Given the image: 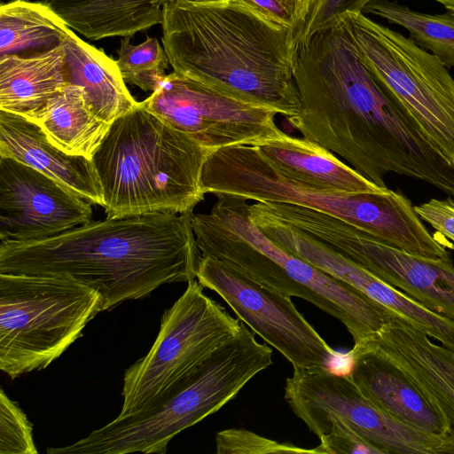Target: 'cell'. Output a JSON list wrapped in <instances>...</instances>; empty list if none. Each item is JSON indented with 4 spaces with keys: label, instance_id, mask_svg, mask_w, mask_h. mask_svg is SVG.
<instances>
[{
    "label": "cell",
    "instance_id": "obj_22",
    "mask_svg": "<svg viewBox=\"0 0 454 454\" xmlns=\"http://www.w3.org/2000/svg\"><path fill=\"white\" fill-rule=\"evenodd\" d=\"M175 0H44L73 30L92 41L132 37L161 24Z\"/></svg>",
    "mask_w": 454,
    "mask_h": 454
},
{
    "label": "cell",
    "instance_id": "obj_27",
    "mask_svg": "<svg viewBox=\"0 0 454 454\" xmlns=\"http://www.w3.org/2000/svg\"><path fill=\"white\" fill-rule=\"evenodd\" d=\"M0 454H37L32 424L3 389L0 391Z\"/></svg>",
    "mask_w": 454,
    "mask_h": 454
},
{
    "label": "cell",
    "instance_id": "obj_20",
    "mask_svg": "<svg viewBox=\"0 0 454 454\" xmlns=\"http://www.w3.org/2000/svg\"><path fill=\"white\" fill-rule=\"evenodd\" d=\"M62 47L67 84L82 88L92 111L112 124L132 111L139 102L129 91L117 61L79 37L70 27Z\"/></svg>",
    "mask_w": 454,
    "mask_h": 454
},
{
    "label": "cell",
    "instance_id": "obj_2",
    "mask_svg": "<svg viewBox=\"0 0 454 454\" xmlns=\"http://www.w3.org/2000/svg\"><path fill=\"white\" fill-rule=\"evenodd\" d=\"M192 213L90 221L51 238L0 243V273L68 275L100 294L104 310L196 278Z\"/></svg>",
    "mask_w": 454,
    "mask_h": 454
},
{
    "label": "cell",
    "instance_id": "obj_5",
    "mask_svg": "<svg viewBox=\"0 0 454 454\" xmlns=\"http://www.w3.org/2000/svg\"><path fill=\"white\" fill-rule=\"evenodd\" d=\"M215 197L210 212L192 213L191 218L201 255L230 263L262 285L312 303L340 320L354 344L377 335L389 309L273 242L252 222L247 200Z\"/></svg>",
    "mask_w": 454,
    "mask_h": 454
},
{
    "label": "cell",
    "instance_id": "obj_4",
    "mask_svg": "<svg viewBox=\"0 0 454 454\" xmlns=\"http://www.w3.org/2000/svg\"><path fill=\"white\" fill-rule=\"evenodd\" d=\"M211 152L145 108L115 120L91 160L106 218L192 213Z\"/></svg>",
    "mask_w": 454,
    "mask_h": 454
},
{
    "label": "cell",
    "instance_id": "obj_3",
    "mask_svg": "<svg viewBox=\"0 0 454 454\" xmlns=\"http://www.w3.org/2000/svg\"><path fill=\"white\" fill-rule=\"evenodd\" d=\"M163 48L173 71L266 106L299 114L296 32L242 0H175L163 11Z\"/></svg>",
    "mask_w": 454,
    "mask_h": 454
},
{
    "label": "cell",
    "instance_id": "obj_14",
    "mask_svg": "<svg viewBox=\"0 0 454 454\" xmlns=\"http://www.w3.org/2000/svg\"><path fill=\"white\" fill-rule=\"evenodd\" d=\"M300 229L429 310L454 320L451 258H428L410 254L346 221L315 209L303 215Z\"/></svg>",
    "mask_w": 454,
    "mask_h": 454
},
{
    "label": "cell",
    "instance_id": "obj_30",
    "mask_svg": "<svg viewBox=\"0 0 454 454\" xmlns=\"http://www.w3.org/2000/svg\"><path fill=\"white\" fill-rule=\"evenodd\" d=\"M320 443L314 448L316 454H383L348 423L339 419H332L322 436Z\"/></svg>",
    "mask_w": 454,
    "mask_h": 454
},
{
    "label": "cell",
    "instance_id": "obj_17",
    "mask_svg": "<svg viewBox=\"0 0 454 454\" xmlns=\"http://www.w3.org/2000/svg\"><path fill=\"white\" fill-rule=\"evenodd\" d=\"M347 356L349 376L378 407L411 427L450 436L443 414L398 366L368 342L354 344Z\"/></svg>",
    "mask_w": 454,
    "mask_h": 454
},
{
    "label": "cell",
    "instance_id": "obj_11",
    "mask_svg": "<svg viewBox=\"0 0 454 454\" xmlns=\"http://www.w3.org/2000/svg\"><path fill=\"white\" fill-rule=\"evenodd\" d=\"M285 399L318 437L332 419H339L383 454L454 453L450 436L428 434L398 421L366 397L348 373L330 368L294 369L286 380Z\"/></svg>",
    "mask_w": 454,
    "mask_h": 454
},
{
    "label": "cell",
    "instance_id": "obj_12",
    "mask_svg": "<svg viewBox=\"0 0 454 454\" xmlns=\"http://www.w3.org/2000/svg\"><path fill=\"white\" fill-rule=\"evenodd\" d=\"M141 105L211 153L278 135V114L233 93L172 72Z\"/></svg>",
    "mask_w": 454,
    "mask_h": 454
},
{
    "label": "cell",
    "instance_id": "obj_32",
    "mask_svg": "<svg viewBox=\"0 0 454 454\" xmlns=\"http://www.w3.org/2000/svg\"><path fill=\"white\" fill-rule=\"evenodd\" d=\"M420 219L430 224L437 232L454 242V200L431 199L415 206Z\"/></svg>",
    "mask_w": 454,
    "mask_h": 454
},
{
    "label": "cell",
    "instance_id": "obj_28",
    "mask_svg": "<svg viewBox=\"0 0 454 454\" xmlns=\"http://www.w3.org/2000/svg\"><path fill=\"white\" fill-rule=\"evenodd\" d=\"M217 454L311 453L289 442H278L243 428H229L215 434Z\"/></svg>",
    "mask_w": 454,
    "mask_h": 454
},
{
    "label": "cell",
    "instance_id": "obj_19",
    "mask_svg": "<svg viewBox=\"0 0 454 454\" xmlns=\"http://www.w3.org/2000/svg\"><path fill=\"white\" fill-rule=\"evenodd\" d=\"M256 147L278 173L308 187L341 193H375L388 189L379 187L330 150L282 129Z\"/></svg>",
    "mask_w": 454,
    "mask_h": 454
},
{
    "label": "cell",
    "instance_id": "obj_34",
    "mask_svg": "<svg viewBox=\"0 0 454 454\" xmlns=\"http://www.w3.org/2000/svg\"><path fill=\"white\" fill-rule=\"evenodd\" d=\"M192 2H198V3H207V2H216V1H222V0H190Z\"/></svg>",
    "mask_w": 454,
    "mask_h": 454
},
{
    "label": "cell",
    "instance_id": "obj_29",
    "mask_svg": "<svg viewBox=\"0 0 454 454\" xmlns=\"http://www.w3.org/2000/svg\"><path fill=\"white\" fill-rule=\"evenodd\" d=\"M373 0H311L306 20L297 35L302 42L315 33L332 27L348 12H363Z\"/></svg>",
    "mask_w": 454,
    "mask_h": 454
},
{
    "label": "cell",
    "instance_id": "obj_10",
    "mask_svg": "<svg viewBox=\"0 0 454 454\" xmlns=\"http://www.w3.org/2000/svg\"><path fill=\"white\" fill-rule=\"evenodd\" d=\"M203 288L196 278L188 282L184 294L164 311L150 350L125 371L118 417L151 406L239 330L242 322Z\"/></svg>",
    "mask_w": 454,
    "mask_h": 454
},
{
    "label": "cell",
    "instance_id": "obj_18",
    "mask_svg": "<svg viewBox=\"0 0 454 454\" xmlns=\"http://www.w3.org/2000/svg\"><path fill=\"white\" fill-rule=\"evenodd\" d=\"M0 157L22 162L90 203L103 206V190L92 160L66 153L25 116L0 110Z\"/></svg>",
    "mask_w": 454,
    "mask_h": 454
},
{
    "label": "cell",
    "instance_id": "obj_16",
    "mask_svg": "<svg viewBox=\"0 0 454 454\" xmlns=\"http://www.w3.org/2000/svg\"><path fill=\"white\" fill-rule=\"evenodd\" d=\"M371 346L398 366L443 414L454 444V352L390 311Z\"/></svg>",
    "mask_w": 454,
    "mask_h": 454
},
{
    "label": "cell",
    "instance_id": "obj_31",
    "mask_svg": "<svg viewBox=\"0 0 454 454\" xmlns=\"http://www.w3.org/2000/svg\"><path fill=\"white\" fill-rule=\"evenodd\" d=\"M269 19L294 29L301 28L311 0H242Z\"/></svg>",
    "mask_w": 454,
    "mask_h": 454
},
{
    "label": "cell",
    "instance_id": "obj_21",
    "mask_svg": "<svg viewBox=\"0 0 454 454\" xmlns=\"http://www.w3.org/2000/svg\"><path fill=\"white\" fill-rule=\"evenodd\" d=\"M67 85L62 44L32 54L0 57V110L30 119Z\"/></svg>",
    "mask_w": 454,
    "mask_h": 454
},
{
    "label": "cell",
    "instance_id": "obj_7",
    "mask_svg": "<svg viewBox=\"0 0 454 454\" xmlns=\"http://www.w3.org/2000/svg\"><path fill=\"white\" fill-rule=\"evenodd\" d=\"M205 193L266 203H286L336 216L379 240L410 254L434 257L439 240L429 232L403 194L387 189L375 193H341L311 188L278 173L254 145L212 152L203 167Z\"/></svg>",
    "mask_w": 454,
    "mask_h": 454
},
{
    "label": "cell",
    "instance_id": "obj_33",
    "mask_svg": "<svg viewBox=\"0 0 454 454\" xmlns=\"http://www.w3.org/2000/svg\"><path fill=\"white\" fill-rule=\"evenodd\" d=\"M435 2L442 4L447 12L454 13V0H434Z\"/></svg>",
    "mask_w": 454,
    "mask_h": 454
},
{
    "label": "cell",
    "instance_id": "obj_9",
    "mask_svg": "<svg viewBox=\"0 0 454 454\" xmlns=\"http://www.w3.org/2000/svg\"><path fill=\"white\" fill-rule=\"evenodd\" d=\"M360 55L428 142L454 165V78L434 55L364 12L344 15Z\"/></svg>",
    "mask_w": 454,
    "mask_h": 454
},
{
    "label": "cell",
    "instance_id": "obj_23",
    "mask_svg": "<svg viewBox=\"0 0 454 454\" xmlns=\"http://www.w3.org/2000/svg\"><path fill=\"white\" fill-rule=\"evenodd\" d=\"M29 120L37 123L58 148L88 159L92 158L112 125L92 111L82 88L74 84H67L51 97Z\"/></svg>",
    "mask_w": 454,
    "mask_h": 454
},
{
    "label": "cell",
    "instance_id": "obj_25",
    "mask_svg": "<svg viewBox=\"0 0 454 454\" xmlns=\"http://www.w3.org/2000/svg\"><path fill=\"white\" fill-rule=\"evenodd\" d=\"M363 12L405 28L416 44L434 55L446 67H454V13L420 12L389 0H373Z\"/></svg>",
    "mask_w": 454,
    "mask_h": 454
},
{
    "label": "cell",
    "instance_id": "obj_13",
    "mask_svg": "<svg viewBox=\"0 0 454 454\" xmlns=\"http://www.w3.org/2000/svg\"><path fill=\"white\" fill-rule=\"evenodd\" d=\"M196 278L216 293L242 323L283 355L294 369L330 368L338 358L290 296L211 256H200Z\"/></svg>",
    "mask_w": 454,
    "mask_h": 454
},
{
    "label": "cell",
    "instance_id": "obj_1",
    "mask_svg": "<svg viewBox=\"0 0 454 454\" xmlns=\"http://www.w3.org/2000/svg\"><path fill=\"white\" fill-rule=\"evenodd\" d=\"M301 110L288 126L387 188L395 173L454 198V165L426 138L364 62L347 19L300 42L294 67Z\"/></svg>",
    "mask_w": 454,
    "mask_h": 454
},
{
    "label": "cell",
    "instance_id": "obj_15",
    "mask_svg": "<svg viewBox=\"0 0 454 454\" xmlns=\"http://www.w3.org/2000/svg\"><path fill=\"white\" fill-rule=\"evenodd\" d=\"M91 218V203L42 172L0 157L1 241L51 238Z\"/></svg>",
    "mask_w": 454,
    "mask_h": 454
},
{
    "label": "cell",
    "instance_id": "obj_6",
    "mask_svg": "<svg viewBox=\"0 0 454 454\" xmlns=\"http://www.w3.org/2000/svg\"><path fill=\"white\" fill-rule=\"evenodd\" d=\"M273 364L272 349L256 340L244 323L165 395L133 415L116 417L87 436L48 454H165L184 429L234 399L257 373Z\"/></svg>",
    "mask_w": 454,
    "mask_h": 454
},
{
    "label": "cell",
    "instance_id": "obj_24",
    "mask_svg": "<svg viewBox=\"0 0 454 454\" xmlns=\"http://www.w3.org/2000/svg\"><path fill=\"white\" fill-rule=\"evenodd\" d=\"M69 27L45 2L12 0L0 6V57L32 54L61 44Z\"/></svg>",
    "mask_w": 454,
    "mask_h": 454
},
{
    "label": "cell",
    "instance_id": "obj_26",
    "mask_svg": "<svg viewBox=\"0 0 454 454\" xmlns=\"http://www.w3.org/2000/svg\"><path fill=\"white\" fill-rule=\"evenodd\" d=\"M116 61L125 82L145 91L158 88L169 64L164 48L156 38L149 36L138 45L131 44L129 37H123Z\"/></svg>",
    "mask_w": 454,
    "mask_h": 454
},
{
    "label": "cell",
    "instance_id": "obj_8",
    "mask_svg": "<svg viewBox=\"0 0 454 454\" xmlns=\"http://www.w3.org/2000/svg\"><path fill=\"white\" fill-rule=\"evenodd\" d=\"M101 311L100 294L68 275L0 273V370L45 369Z\"/></svg>",
    "mask_w": 454,
    "mask_h": 454
}]
</instances>
